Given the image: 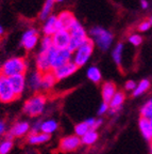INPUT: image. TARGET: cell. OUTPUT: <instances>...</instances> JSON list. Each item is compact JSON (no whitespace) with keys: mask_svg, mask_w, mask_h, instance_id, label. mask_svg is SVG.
Segmentation results:
<instances>
[{"mask_svg":"<svg viewBox=\"0 0 152 154\" xmlns=\"http://www.w3.org/2000/svg\"><path fill=\"white\" fill-rule=\"evenodd\" d=\"M29 131V124L27 122H19L16 123L12 128L10 134L7 135V140H12V138L14 136L16 137H20L22 135H25Z\"/></svg>","mask_w":152,"mask_h":154,"instance_id":"obj_15","label":"cell"},{"mask_svg":"<svg viewBox=\"0 0 152 154\" xmlns=\"http://www.w3.org/2000/svg\"><path fill=\"white\" fill-rule=\"evenodd\" d=\"M55 82H57V79H55V76L52 71L44 73L42 76V88L45 90H50L54 86Z\"/></svg>","mask_w":152,"mask_h":154,"instance_id":"obj_17","label":"cell"},{"mask_svg":"<svg viewBox=\"0 0 152 154\" xmlns=\"http://www.w3.org/2000/svg\"><path fill=\"white\" fill-rule=\"evenodd\" d=\"M42 76H43V74L36 71L30 77V87L33 90H38L39 88H42Z\"/></svg>","mask_w":152,"mask_h":154,"instance_id":"obj_23","label":"cell"},{"mask_svg":"<svg viewBox=\"0 0 152 154\" xmlns=\"http://www.w3.org/2000/svg\"><path fill=\"white\" fill-rule=\"evenodd\" d=\"M12 89L14 91L15 95L18 97L22 93L25 89V85H26V79H25V75H15L9 78Z\"/></svg>","mask_w":152,"mask_h":154,"instance_id":"obj_13","label":"cell"},{"mask_svg":"<svg viewBox=\"0 0 152 154\" xmlns=\"http://www.w3.org/2000/svg\"><path fill=\"white\" fill-rule=\"evenodd\" d=\"M101 92H102V99L103 102L107 104H110L111 100L113 99V96L116 93V86H115L114 82H104V85L102 86V89H101Z\"/></svg>","mask_w":152,"mask_h":154,"instance_id":"obj_14","label":"cell"},{"mask_svg":"<svg viewBox=\"0 0 152 154\" xmlns=\"http://www.w3.org/2000/svg\"><path fill=\"white\" fill-rule=\"evenodd\" d=\"M102 123V120L101 119H99V120H96V122H95V125H94V128H92V131H95V130H97L98 128H99V125Z\"/></svg>","mask_w":152,"mask_h":154,"instance_id":"obj_37","label":"cell"},{"mask_svg":"<svg viewBox=\"0 0 152 154\" xmlns=\"http://www.w3.org/2000/svg\"><path fill=\"white\" fill-rule=\"evenodd\" d=\"M87 77H88V79H90L93 82L98 84V82L101 80V77L102 76H101V72H100V70L98 67L90 66L87 70Z\"/></svg>","mask_w":152,"mask_h":154,"instance_id":"obj_25","label":"cell"},{"mask_svg":"<svg viewBox=\"0 0 152 154\" xmlns=\"http://www.w3.org/2000/svg\"><path fill=\"white\" fill-rule=\"evenodd\" d=\"M17 99L12 89L9 77L0 74V102L2 103H11Z\"/></svg>","mask_w":152,"mask_h":154,"instance_id":"obj_6","label":"cell"},{"mask_svg":"<svg viewBox=\"0 0 152 154\" xmlns=\"http://www.w3.org/2000/svg\"><path fill=\"white\" fill-rule=\"evenodd\" d=\"M149 121H150V124H151V128H152V118H151V119H150V120H149Z\"/></svg>","mask_w":152,"mask_h":154,"instance_id":"obj_43","label":"cell"},{"mask_svg":"<svg viewBox=\"0 0 152 154\" xmlns=\"http://www.w3.org/2000/svg\"><path fill=\"white\" fill-rule=\"evenodd\" d=\"M52 38L51 36L45 35L42 40V43H40V51H47L48 49L52 47Z\"/></svg>","mask_w":152,"mask_h":154,"instance_id":"obj_30","label":"cell"},{"mask_svg":"<svg viewBox=\"0 0 152 154\" xmlns=\"http://www.w3.org/2000/svg\"><path fill=\"white\" fill-rule=\"evenodd\" d=\"M88 131H89V128L86 124V122L79 123V124L76 125V128H75V132H76V135L78 137H83Z\"/></svg>","mask_w":152,"mask_h":154,"instance_id":"obj_29","label":"cell"},{"mask_svg":"<svg viewBox=\"0 0 152 154\" xmlns=\"http://www.w3.org/2000/svg\"><path fill=\"white\" fill-rule=\"evenodd\" d=\"M57 16H49L47 19H46V23L44 25V28H43V31L45 33V35H48V36H52L53 34L57 32Z\"/></svg>","mask_w":152,"mask_h":154,"instance_id":"obj_16","label":"cell"},{"mask_svg":"<svg viewBox=\"0 0 152 154\" xmlns=\"http://www.w3.org/2000/svg\"><path fill=\"white\" fill-rule=\"evenodd\" d=\"M13 142L12 140H5V141L0 143V154H7L9 151L12 149Z\"/></svg>","mask_w":152,"mask_h":154,"instance_id":"obj_31","label":"cell"},{"mask_svg":"<svg viewBox=\"0 0 152 154\" xmlns=\"http://www.w3.org/2000/svg\"><path fill=\"white\" fill-rule=\"evenodd\" d=\"M3 33H4V30H3L2 26H1V25H0V35H2Z\"/></svg>","mask_w":152,"mask_h":154,"instance_id":"obj_40","label":"cell"},{"mask_svg":"<svg viewBox=\"0 0 152 154\" xmlns=\"http://www.w3.org/2000/svg\"><path fill=\"white\" fill-rule=\"evenodd\" d=\"M77 20V18L74 16L72 12L69 11H63L60 13V15L57 16V31L60 30H67L69 31V29L72 28V24Z\"/></svg>","mask_w":152,"mask_h":154,"instance_id":"obj_7","label":"cell"},{"mask_svg":"<svg viewBox=\"0 0 152 154\" xmlns=\"http://www.w3.org/2000/svg\"><path fill=\"white\" fill-rule=\"evenodd\" d=\"M140 115H142V118L148 119V120H150V119L152 118V99L149 100V101L142 107Z\"/></svg>","mask_w":152,"mask_h":154,"instance_id":"obj_28","label":"cell"},{"mask_svg":"<svg viewBox=\"0 0 152 154\" xmlns=\"http://www.w3.org/2000/svg\"><path fill=\"white\" fill-rule=\"evenodd\" d=\"M90 35L95 40V43L102 51H107L113 42V34L101 27L92 28L89 31Z\"/></svg>","mask_w":152,"mask_h":154,"instance_id":"obj_4","label":"cell"},{"mask_svg":"<svg viewBox=\"0 0 152 154\" xmlns=\"http://www.w3.org/2000/svg\"><path fill=\"white\" fill-rule=\"evenodd\" d=\"M122 51H124V44L122 43H118L115 46L114 51L112 53L113 59H114L115 63L117 65L121 64V58H122Z\"/></svg>","mask_w":152,"mask_h":154,"instance_id":"obj_26","label":"cell"},{"mask_svg":"<svg viewBox=\"0 0 152 154\" xmlns=\"http://www.w3.org/2000/svg\"><path fill=\"white\" fill-rule=\"evenodd\" d=\"M86 122V124L88 125V128H89V130H92V128H94V125H95V122H96V120L95 119H88L87 121H85Z\"/></svg>","mask_w":152,"mask_h":154,"instance_id":"obj_36","label":"cell"},{"mask_svg":"<svg viewBox=\"0 0 152 154\" xmlns=\"http://www.w3.org/2000/svg\"><path fill=\"white\" fill-rule=\"evenodd\" d=\"M52 44L53 47L61 51V49H66L68 48L69 41H70V33L67 30H60L57 31L52 36Z\"/></svg>","mask_w":152,"mask_h":154,"instance_id":"obj_8","label":"cell"},{"mask_svg":"<svg viewBox=\"0 0 152 154\" xmlns=\"http://www.w3.org/2000/svg\"><path fill=\"white\" fill-rule=\"evenodd\" d=\"M149 87H150V82L148 79L140 80V82L136 85V88L133 91V95L138 96V95H140V94L145 93V92L149 89Z\"/></svg>","mask_w":152,"mask_h":154,"instance_id":"obj_24","label":"cell"},{"mask_svg":"<svg viewBox=\"0 0 152 154\" xmlns=\"http://www.w3.org/2000/svg\"><path fill=\"white\" fill-rule=\"evenodd\" d=\"M124 99H126V96H124V92L119 91V92H116V93H115V95L113 96V99L111 100V102H110V107H111L113 112L120 109L121 105H122L124 102Z\"/></svg>","mask_w":152,"mask_h":154,"instance_id":"obj_19","label":"cell"},{"mask_svg":"<svg viewBox=\"0 0 152 154\" xmlns=\"http://www.w3.org/2000/svg\"><path fill=\"white\" fill-rule=\"evenodd\" d=\"M55 2H62V1H64V0H54Z\"/></svg>","mask_w":152,"mask_h":154,"instance_id":"obj_42","label":"cell"},{"mask_svg":"<svg viewBox=\"0 0 152 154\" xmlns=\"http://www.w3.org/2000/svg\"><path fill=\"white\" fill-rule=\"evenodd\" d=\"M50 139V136L45 133H32L29 135L28 142L31 144H38V143H44V142L48 141Z\"/></svg>","mask_w":152,"mask_h":154,"instance_id":"obj_20","label":"cell"},{"mask_svg":"<svg viewBox=\"0 0 152 154\" xmlns=\"http://www.w3.org/2000/svg\"><path fill=\"white\" fill-rule=\"evenodd\" d=\"M54 0H46L45 3L43 5V9L39 13V19L40 20H45L49 17L50 13H51V10L53 8V5H54Z\"/></svg>","mask_w":152,"mask_h":154,"instance_id":"obj_21","label":"cell"},{"mask_svg":"<svg viewBox=\"0 0 152 154\" xmlns=\"http://www.w3.org/2000/svg\"><path fill=\"white\" fill-rule=\"evenodd\" d=\"M98 139V134L96 133V131L89 130L85 135H84L81 141L83 142L84 144H93L96 140Z\"/></svg>","mask_w":152,"mask_h":154,"instance_id":"obj_27","label":"cell"},{"mask_svg":"<svg viewBox=\"0 0 152 154\" xmlns=\"http://www.w3.org/2000/svg\"><path fill=\"white\" fill-rule=\"evenodd\" d=\"M136 88V82H133V80H129V82H126V89L127 90H133Z\"/></svg>","mask_w":152,"mask_h":154,"instance_id":"obj_34","label":"cell"},{"mask_svg":"<svg viewBox=\"0 0 152 154\" xmlns=\"http://www.w3.org/2000/svg\"><path fill=\"white\" fill-rule=\"evenodd\" d=\"M150 27H151V24L149 23V20H145V22H142L139 25H138V30L139 31H147L149 30Z\"/></svg>","mask_w":152,"mask_h":154,"instance_id":"obj_33","label":"cell"},{"mask_svg":"<svg viewBox=\"0 0 152 154\" xmlns=\"http://www.w3.org/2000/svg\"><path fill=\"white\" fill-rule=\"evenodd\" d=\"M149 23L151 24V26H152V16H150V18H149Z\"/></svg>","mask_w":152,"mask_h":154,"instance_id":"obj_41","label":"cell"},{"mask_svg":"<svg viewBox=\"0 0 152 154\" xmlns=\"http://www.w3.org/2000/svg\"><path fill=\"white\" fill-rule=\"evenodd\" d=\"M45 104V96L43 94H36V95L32 96L31 99H29L26 102V104L24 106V110L30 117H36V116H39L44 111Z\"/></svg>","mask_w":152,"mask_h":154,"instance_id":"obj_5","label":"cell"},{"mask_svg":"<svg viewBox=\"0 0 152 154\" xmlns=\"http://www.w3.org/2000/svg\"><path fill=\"white\" fill-rule=\"evenodd\" d=\"M129 42H130L132 45L138 46L143 42V38H142L139 34H132V35L129 36Z\"/></svg>","mask_w":152,"mask_h":154,"instance_id":"obj_32","label":"cell"},{"mask_svg":"<svg viewBox=\"0 0 152 154\" xmlns=\"http://www.w3.org/2000/svg\"><path fill=\"white\" fill-rule=\"evenodd\" d=\"M93 51H94V40L88 38L87 40L75 51L74 61H72V62L78 67L83 66L88 61V59L90 58Z\"/></svg>","mask_w":152,"mask_h":154,"instance_id":"obj_3","label":"cell"},{"mask_svg":"<svg viewBox=\"0 0 152 154\" xmlns=\"http://www.w3.org/2000/svg\"><path fill=\"white\" fill-rule=\"evenodd\" d=\"M4 131H5V125H4V123H3V122H0V135L3 134V133H4Z\"/></svg>","mask_w":152,"mask_h":154,"instance_id":"obj_39","label":"cell"},{"mask_svg":"<svg viewBox=\"0 0 152 154\" xmlns=\"http://www.w3.org/2000/svg\"><path fill=\"white\" fill-rule=\"evenodd\" d=\"M151 154H152V141H151Z\"/></svg>","mask_w":152,"mask_h":154,"instance_id":"obj_44","label":"cell"},{"mask_svg":"<svg viewBox=\"0 0 152 154\" xmlns=\"http://www.w3.org/2000/svg\"><path fill=\"white\" fill-rule=\"evenodd\" d=\"M138 124H139L140 132H142L143 136L145 137V139L152 140V128H151V124H150V121L148 119L140 118Z\"/></svg>","mask_w":152,"mask_h":154,"instance_id":"obj_18","label":"cell"},{"mask_svg":"<svg viewBox=\"0 0 152 154\" xmlns=\"http://www.w3.org/2000/svg\"><path fill=\"white\" fill-rule=\"evenodd\" d=\"M107 109H109V104H107V103L103 102V103L101 104V106H100L99 111H98V115H102V113H104Z\"/></svg>","mask_w":152,"mask_h":154,"instance_id":"obj_35","label":"cell"},{"mask_svg":"<svg viewBox=\"0 0 152 154\" xmlns=\"http://www.w3.org/2000/svg\"><path fill=\"white\" fill-rule=\"evenodd\" d=\"M38 42V33L36 29H28L22 36V45L27 51H31Z\"/></svg>","mask_w":152,"mask_h":154,"instance_id":"obj_9","label":"cell"},{"mask_svg":"<svg viewBox=\"0 0 152 154\" xmlns=\"http://www.w3.org/2000/svg\"><path fill=\"white\" fill-rule=\"evenodd\" d=\"M78 69L79 67L72 61V62L67 63V64H65V65H63V66L57 69V70H53L52 72L55 76V79L62 80V79H64V78L69 77L70 75H72L77 70H78Z\"/></svg>","mask_w":152,"mask_h":154,"instance_id":"obj_12","label":"cell"},{"mask_svg":"<svg viewBox=\"0 0 152 154\" xmlns=\"http://www.w3.org/2000/svg\"><path fill=\"white\" fill-rule=\"evenodd\" d=\"M140 5H142V8H143V9H147L149 5H148L147 0H140Z\"/></svg>","mask_w":152,"mask_h":154,"instance_id":"obj_38","label":"cell"},{"mask_svg":"<svg viewBox=\"0 0 152 154\" xmlns=\"http://www.w3.org/2000/svg\"><path fill=\"white\" fill-rule=\"evenodd\" d=\"M72 53L69 51L68 48L66 49H61L57 51V54L55 56V59L53 61L52 65H51V70H57L59 67L63 66V65L67 64V63L72 62Z\"/></svg>","mask_w":152,"mask_h":154,"instance_id":"obj_10","label":"cell"},{"mask_svg":"<svg viewBox=\"0 0 152 154\" xmlns=\"http://www.w3.org/2000/svg\"><path fill=\"white\" fill-rule=\"evenodd\" d=\"M69 33H70V41H69L68 49L72 53L76 51L88 38L87 33L85 32V29L81 26L78 20H76L72 24V28L69 29Z\"/></svg>","mask_w":152,"mask_h":154,"instance_id":"obj_2","label":"cell"},{"mask_svg":"<svg viewBox=\"0 0 152 154\" xmlns=\"http://www.w3.org/2000/svg\"><path fill=\"white\" fill-rule=\"evenodd\" d=\"M81 139L77 136V135H72V136H67L64 137L61 141H60V150L62 152H70L76 150L77 148L80 146Z\"/></svg>","mask_w":152,"mask_h":154,"instance_id":"obj_11","label":"cell"},{"mask_svg":"<svg viewBox=\"0 0 152 154\" xmlns=\"http://www.w3.org/2000/svg\"><path fill=\"white\" fill-rule=\"evenodd\" d=\"M57 128V123L54 120H48L46 122L42 123L40 125V131L42 133H45V134H52L53 132H55Z\"/></svg>","mask_w":152,"mask_h":154,"instance_id":"obj_22","label":"cell"},{"mask_svg":"<svg viewBox=\"0 0 152 154\" xmlns=\"http://www.w3.org/2000/svg\"><path fill=\"white\" fill-rule=\"evenodd\" d=\"M27 71V63L22 58H11L3 63L0 74L7 77H12L15 75H24Z\"/></svg>","mask_w":152,"mask_h":154,"instance_id":"obj_1","label":"cell"}]
</instances>
